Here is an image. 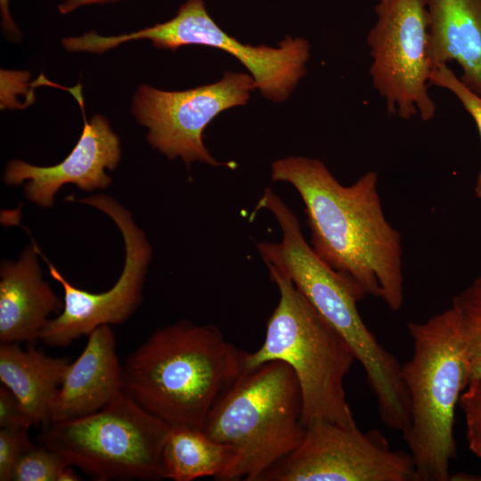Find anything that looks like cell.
<instances>
[{"mask_svg": "<svg viewBox=\"0 0 481 481\" xmlns=\"http://www.w3.org/2000/svg\"><path fill=\"white\" fill-rule=\"evenodd\" d=\"M272 179L299 194L315 254L350 287L358 301L381 299L401 309L404 273L401 233L387 221L376 171L341 184L317 159L289 156L272 164Z\"/></svg>", "mask_w": 481, "mask_h": 481, "instance_id": "6da1fadb", "label": "cell"}, {"mask_svg": "<svg viewBox=\"0 0 481 481\" xmlns=\"http://www.w3.org/2000/svg\"><path fill=\"white\" fill-rule=\"evenodd\" d=\"M246 354L218 327L182 320L158 329L128 355L124 392L171 428L201 429L246 371Z\"/></svg>", "mask_w": 481, "mask_h": 481, "instance_id": "7a4b0ae2", "label": "cell"}, {"mask_svg": "<svg viewBox=\"0 0 481 481\" xmlns=\"http://www.w3.org/2000/svg\"><path fill=\"white\" fill-rule=\"evenodd\" d=\"M267 209L281 232L279 242L260 241L257 249L265 265L287 275L320 315L342 337L365 371L381 421L402 431L410 420V399L396 357L364 323L358 299L346 282L313 250L298 218L266 188L252 214Z\"/></svg>", "mask_w": 481, "mask_h": 481, "instance_id": "3957f363", "label": "cell"}, {"mask_svg": "<svg viewBox=\"0 0 481 481\" xmlns=\"http://www.w3.org/2000/svg\"><path fill=\"white\" fill-rule=\"evenodd\" d=\"M411 358L402 365L410 420L402 431L417 481L450 480L457 456L455 410L469 383L458 316L450 306L425 322H409Z\"/></svg>", "mask_w": 481, "mask_h": 481, "instance_id": "277c9868", "label": "cell"}, {"mask_svg": "<svg viewBox=\"0 0 481 481\" xmlns=\"http://www.w3.org/2000/svg\"><path fill=\"white\" fill-rule=\"evenodd\" d=\"M279 289L262 346L247 353L245 369L281 361L294 371L302 396V422L356 424L344 387L355 357L347 343L320 315L292 281L265 265Z\"/></svg>", "mask_w": 481, "mask_h": 481, "instance_id": "5b68a950", "label": "cell"}, {"mask_svg": "<svg viewBox=\"0 0 481 481\" xmlns=\"http://www.w3.org/2000/svg\"><path fill=\"white\" fill-rule=\"evenodd\" d=\"M201 429L235 453L225 481H260L306 433L294 371L281 361L246 370L214 405Z\"/></svg>", "mask_w": 481, "mask_h": 481, "instance_id": "8992f818", "label": "cell"}, {"mask_svg": "<svg viewBox=\"0 0 481 481\" xmlns=\"http://www.w3.org/2000/svg\"><path fill=\"white\" fill-rule=\"evenodd\" d=\"M170 430L124 392L96 412L42 425L37 439L96 480H159Z\"/></svg>", "mask_w": 481, "mask_h": 481, "instance_id": "52a82bcc", "label": "cell"}, {"mask_svg": "<svg viewBox=\"0 0 481 481\" xmlns=\"http://www.w3.org/2000/svg\"><path fill=\"white\" fill-rule=\"evenodd\" d=\"M368 32L372 85L387 112L402 119L429 121L436 106L428 86V14L425 0H379Z\"/></svg>", "mask_w": 481, "mask_h": 481, "instance_id": "ba28073f", "label": "cell"}, {"mask_svg": "<svg viewBox=\"0 0 481 481\" xmlns=\"http://www.w3.org/2000/svg\"><path fill=\"white\" fill-rule=\"evenodd\" d=\"M67 200L94 207L106 214L123 236L126 255L123 271L113 287L93 293L67 281L33 241L37 253L47 263L50 275L63 289V308L48 321L39 338L44 344L52 346H68L99 326L126 322L142 301V290L152 254L145 233L137 226L131 212L112 197L96 194L75 199L69 196Z\"/></svg>", "mask_w": 481, "mask_h": 481, "instance_id": "9c48e42d", "label": "cell"}, {"mask_svg": "<svg viewBox=\"0 0 481 481\" xmlns=\"http://www.w3.org/2000/svg\"><path fill=\"white\" fill-rule=\"evenodd\" d=\"M260 481H417V474L410 452L392 449L379 429L317 420Z\"/></svg>", "mask_w": 481, "mask_h": 481, "instance_id": "30bf717a", "label": "cell"}, {"mask_svg": "<svg viewBox=\"0 0 481 481\" xmlns=\"http://www.w3.org/2000/svg\"><path fill=\"white\" fill-rule=\"evenodd\" d=\"M255 88L252 76L232 72L214 84L184 91L143 85L134 96L132 112L148 128V143L167 158H180L188 167L196 161L227 166L209 153L203 132L222 111L246 104Z\"/></svg>", "mask_w": 481, "mask_h": 481, "instance_id": "8fae6325", "label": "cell"}, {"mask_svg": "<svg viewBox=\"0 0 481 481\" xmlns=\"http://www.w3.org/2000/svg\"><path fill=\"white\" fill-rule=\"evenodd\" d=\"M141 39L173 51L188 45L222 49L237 58L249 69L263 96L274 102L285 100L305 76L310 50L303 38L287 37L276 48L241 44L218 27L203 0H187L170 20L115 36L113 42L119 45Z\"/></svg>", "mask_w": 481, "mask_h": 481, "instance_id": "7c38bea8", "label": "cell"}, {"mask_svg": "<svg viewBox=\"0 0 481 481\" xmlns=\"http://www.w3.org/2000/svg\"><path fill=\"white\" fill-rule=\"evenodd\" d=\"M83 110L84 127L71 152L60 163L40 167L20 159L11 160L4 170L7 185H16L27 180L26 197L43 208L53 206L59 190L72 183L86 192L104 189L111 183L105 169H114L121 157L118 136L102 115H94L89 121L84 113L80 86L67 88Z\"/></svg>", "mask_w": 481, "mask_h": 481, "instance_id": "4fadbf2b", "label": "cell"}, {"mask_svg": "<svg viewBox=\"0 0 481 481\" xmlns=\"http://www.w3.org/2000/svg\"><path fill=\"white\" fill-rule=\"evenodd\" d=\"M87 337L81 354L68 365L49 422L92 414L124 393L123 367L113 330L102 325Z\"/></svg>", "mask_w": 481, "mask_h": 481, "instance_id": "5bb4252c", "label": "cell"}, {"mask_svg": "<svg viewBox=\"0 0 481 481\" xmlns=\"http://www.w3.org/2000/svg\"><path fill=\"white\" fill-rule=\"evenodd\" d=\"M33 243L16 262L0 267V343H32L63 308V300L43 279Z\"/></svg>", "mask_w": 481, "mask_h": 481, "instance_id": "9a60e30c", "label": "cell"}, {"mask_svg": "<svg viewBox=\"0 0 481 481\" xmlns=\"http://www.w3.org/2000/svg\"><path fill=\"white\" fill-rule=\"evenodd\" d=\"M425 1L432 69L456 61L461 81L481 97V0Z\"/></svg>", "mask_w": 481, "mask_h": 481, "instance_id": "2e32d148", "label": "cell"}, {"mask_svg": "<svg viewBox=\"0 0 481 481\" xmlns=\"http://www.w3.org/2000/svg\"><path fill=\"white\" fill-rule=\"evenodd\" d=\"M69 362L30 345L0 343V381L20 402L35 424L50 421L53 404Z\"/></svg>", "mask_w": 481, "mask_h": 481, "instance_id": "e0dca14e", "label": "cell"}, {"mask_svg": "<svg viewBox=\"0 0 481 481\" xmlns=\"http://www.w3.org/2000/svg\"><path fill=\"white\" fill-rule=\"evenodd\" d=\"M162 461L166 478L192 481L212 477L225 481L235 461L233 450L216 442L202 429L171 428L165 442Z\"/></svg>", "mask_w": 481, "mask_h": 481, "instance_id": "ac0fdd59", "label": "cell"}, {"mask_svg": "<svg viewBox=\"0 0 481 481\" xmlns=\"http://www.w3.org/2000/svg\"><path fill=\"white\" fill-rule=\"evenodd\" d=\"M455 311L469 369V379L481 380V275L454 296Z\"/></svg>", "mask_w": 481, "mask_h": 481, "instance_id": "d6986e66", "label": "cell"}, {"mask_svg": "<svg viewBox=\"0 0 481 481\" xmlns=\"http://www.w3.org/2000/svg\"><path fill=\"white\" fill-rule=\"evenodd\" d=\"M69 464L56 452L33 444L14 464L12 481H59L61 473Z\"/></svg>", "mask_w": 481, "mask_h": 481, "instance_id": "ffe728a7", "label": "cell"}, {"mask_svg": "<svg viewBox=\"0 0 481 481\" xmlns=\"http://www.w3.org/2000/svg\"><path fill=\"white\" fill-rule=\"evenodd\" d=\"M429 84L450 91L474 119L481 140V97L468 88L448 64H440L433 69ZM475 195L481 200V166L475 184Z\"/></svg>", "mask_w": 481, "mask_h": 481, "instance_id": "44dd1931", "label": "cell"}, {"mask_svg": "<svg viewBox=\"0 0 481 481\" xmlns=\"http://www.w3.org/2000/svg\"><path fill=\"white\" fill-rule=\"evenodd\" d=\"M466 421V436L469 450L481 459V380L469 383L460 397Z\"/></svg>", "mask_w": 481, "mask_h": 481, "instance_id": "7402d4cb", "label": "cell"}, {"mask_svg": "<svg viewBox=\"0 0 481 481\" xmlns=\"http://www.w3.org/2000/svg\"><path fill=\"white\" fill-rule=\"evenodd\" d=\"M29 428H0V481H11L15 462L32 443Z\"/></svg>", "mask_w": 481, "mask_h": 481, "instance_id": "603a6c76", "label": "cell"}, {"mask_svg": "<svg viewBox=\"0 0 481 481\" xmlns=\"http://www.w3.org/2000/svg\"><path fill=\"white\" fill-rule=\"evenodd\" d=\"M35 425L34 420L4 386H0V428H29Z\"/></svg>", "mask_w": 481, "mask_h": 481, "instance_id": "cb8c5ba5", "label": "cell"}, {"mask_svg": "<svg viewBox=\"0 0 481 481\" xmlns=\"http://www.w3.org/2000/svg\"><path fill=\"white\" fill-rule=\"evenodd\" d=\"M2 26L5 32L17 34L18 29L11 17L9 11V0H0Z\"/></svg>", "mask_w": 481, "mask_h": 481, "instance_id": "d4e9b609", "label": "cell"}, {"mask_svg": "<svg viewBox=\"0 0 481 481\" xmlns=\"http://www.w3.org/2000/svg\"><path fill=\"white\" fill-rule=\"evenodd\" d=\"M109 0H65L59 5V12L62 14L69 13L77 8L96 3H102Z\"/></svg>", "mask_w": 481, "mask_h": 481, "instance_id": "484cf974", "label": "cell"}, {"mask_svg": "<svg viewBox=\"0 0 481 481\" xmlns=\"http://www.w3.org/2000/svg\"><path fill=\"white\" fill-rule=\"evenodd\" d=\"M80 477L73 470V466L68 465L61 473L59 481H78Z\"/></svg>", "mask_w": 481, "mask_h": 481, "instance_id": "4316f807", "label": "cell"}]
</instances>
